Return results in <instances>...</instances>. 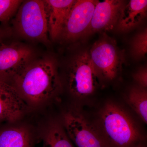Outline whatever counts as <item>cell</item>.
<instances>
[{
  "label": "cell",
  "instance_id": "1",
  "mask_svg": "<svg viewBox=\"0 0 147 147\" xmlns=\"http://www.w3.org/2000/svg\"><path fill=\"white\" fill-rule=\"evenodd\" d=\"M13 79L21 96L34 103L53 97L61 88L56 66L48 60L31 62Z\"/></svg>",
  "mask_w": 147,
  "mask_h": 147
},
{
  "label": "cell",
  "instance_id": "2",
  "mask_svg": "<svg viewBox=\"0 0 147 147\" xmlns=\"http://www.w3.org/2000/svg\"><path fill=\"white\" fill-rule=\"evenodd\" d=\"M102 137L109 147H132L142 143L141 134L129 115L118 105L108 103L100 114Z\"/></svg>",
  "mask_w": 147,
  "mask_h": 147
},
{
  "label": "cell",
  "instance_id": "3",
  "mask_svg": "<svg viewBox=\"0 0 147 147\" xmlns=\"http://www.w3.org/2000/svg\"><path fill=\"white\" fill-rule=\"evenodd\" d=\"M17 11L14 23L20 34L29 39L47 43L49 41L44 1L22 2Z\"/></svg>",
  "mask_w": 147,
  "mask_h": 147
},
{
  "label": "cell",
  "instance_id": "4",
  "mask_svg": "<svg viewBox=\"0 0 147 147\" xmlns=\"http://www.w3.org/2000/svg\"><path fill=\"white\" fill-rule=\"evenodd\" d=\"M98 75L88 52L78 55L69 68L68 86L72 94L79 98L89 96L98 85Z\"/></svg>",
  "mask_w": 147,
  "mask_h": 147
},
{
  "label": "cell",
  "instance_id": "5",
  "mask_svg": "<svg viewBox=\"0 0 147 147\" xmlns=\"http://www.w3.org/2000/svg\"><path fill=\"white\" fill-rule=\"evenodd\" d=\"M63 121L67 135L77 147H109L102 134L79 111H67Z\"/></svg>",
  "mask_w": 147,
  "mask_h": 147
},
{
  "label": "cell",
  "instance_id": "6",
  "mask_svg": "<svg viewBox=\"0 0 147 147\" xmlns=\"http://www.w3.org/2000/svg\"><path fill=\"white\" fill-rule=\"evenodd\" d=\"M88 54L98 76L110 80L115 78L120 69L122 58L112 39L102 38L95 42Z\"/></svg>",
  "mask_w": 147,
  "mask_h": 147
},
{
  "label": "cell",
  "instance_id": "7",
  "mask_svg": "<svg viewBox=\"0 0 147 147\" xmlns=\"http://www.w3.org/2000/svg\"><path fill=\"white\" fill-rule=\"evenodd\" d=\"M30 48L17 43H0V81L7 83L31 62Z\"/></svg>",
  "mask_w": 147,
  "mask_h": 147
},
{
  "label": "cell",
  "instance_id": "8",
  "mask_svg": "<svg viewBox=\"0 0 147 147\" xmlns=\"http://www.w3.org/2000/svg\"><path fill=\"white\" fill-rule=\"evenodd\" d=\"M98 1H75L70 9L60 37L73 40L87 32Z\"/></svg>",
  "mask_w": 147,
  "mask_h": 147
},
{
  "label": "cell",
  "instance_id": "9",
  "mask_svg": "<svg viewBox=\"0 0 147 147\" xmlns=\"http://www.w3.org/2000/svg\"><path fill=\"white\" fill-rule=\"evenodd\" d=\"M123 1L105 0L96 4L87 32L89 33L107 31L117 24L124 5Z\"/></svg>",
  "mask_w": 147,
  "mask_h": 147
},
{
  "label": "cell",
  "instance_id": "10",
  "mask_svg": "<svg viewBox=\"0 0 147 147\" xmlns=\"http://www.w3.org/2000/svg\"><path fill=\"white\" fill-rule=\"evenodd\" d=\"M27 104L16 89L0 81V121H14L23 115Z\"/></svg>",
  "mask_w": 147,
  "mask_h": 147
},
{
  "label": "cell",
  "instance_id": "11",
  "mask_svg": "<svg viewBox=\"0 0 147 147\" xmlns=\"http://www.w3.org/2000/svg\"><path fill=\"white\" fill-rule=\"evenodd\" d=\"M44 6L48 34L51 39L60 38L66 18L75 1L45 0Z\"/></svg>",
  "mask_w": 147,
  "mask_h": 147
},
{
  "label": "cell",
  "instance_id": "12",
  "mask_svg": "<svg viewBox=\"0 0 147 147\" xmlns=\"http://www.w3.org/2000/svg\"><path fill=\"white\" fill-rule=\"evenodd\" d=\"M146 0H131L123 7L118 21L119 30H127L140 24L147 15Z\"/></svg>",
  "mask_w": 147,
  "mask_h": 147
},
{
  "label": "cell",
  "instance_id": "13",
  "mask_svg": "<svg viewBox=\"0 0 147 147\" xmlns=\"http://www.w3.org/2000/svg\"><path fill=\"white\" fill-rule=\"evenodd\" d=\"M0 147H32L30 134L21 127L1 130Z\"/></svg>",
  "mask_w": 147,
  "mask_h": 147
},
{
  "label": "cell",
  "instance_id": "14",
  "mask_svg": "<svg viewBox=\"0 0 147 147\" xmlns=\"http://www.w3.org/2000/svg\"><path fill=\"white\" fill-rule=\"evenodd\" d=\"M127 101L142 120L147 122V92L146 89L134 87L129 91Z\"/></svg>",
  "mask_w": 147,
  "mask_h": 147
},
{
  "label": "cell",
  "instance_id": "15",
  "mask_svg": "<svg viewBox=\"0 0 147 147\" xmlns=\"http://www.w3.org/2000/svg\"><path fill=\"white\" fill-rule=\"evenodd\" d=\"M43 147H74L62 128L59 125L50 126L43 139Z\"/></svg>",
  "mask_w": 147,
  "mask_h": 147
},
{
  "label": "cell",
  "instance_id": "16",
  "mask_svg": "<svg viewBox=\"0 0 147 147\" xmlns=\"http://www.w3.org/2000/svg\"><path fill=\"white\" fill-rule=\"evenodd\" d=\"M22 2L18 0H0V22L9 21Z\"/></svg>",
  "mask_w": 147,
  "mask_h": 147
},
{
  "label": "cell",
  "instance_id": "17",
  "mask_svg": "<svg viewBox=\"0 0 147 147\" xmlns=\"http://www.w3.org/2000/svg\"><path fill=\"white\" fill-rule=\"evenodd\" d=\"M132 52L138 58L145 57L147 53V30L145 29L137 34L132 42Z\"/></svg>",
  "mask_w": 147,
  "mask_h": 147
},
{
  "label": "cell",
  "instance_id": "18",
  "mask_svg": "<svg viewBox=\"0 0 147 147\" xmlns=\"http://www.w3.org/2000/svg\"><path fill=\"white\" fill-rule=\"evenodd\" d=\"M139 86L146 89L147 87V70L146 67L141 69L136 72L133 76Z\"/></svg>",
  "mask_w": 147,
  "mask_h": 147
},
{
  "label": "cell",
  "instance_id": "19",
  "mask_svg": "<svg viewBox=\"0 0 147 147\" xmlns=\"http://www.w3.org/2000/svg\"><path fill=\"white\" fill-rule=\"evenodd\" d=\"M3 32L1 29L0 28V43L3 42Z\"/></svg>",
  "mask_w": 147,
  "mask_h": 147
},
{
  "label": "cell",
  "instance_id": "20",
  "mask_svg": "<svg viewBox=\"0 0 147 147\" xmlns=\"http://www.w3.org/2000/svg\"><path fill=\"white\" fill-rule=\"evenodd\" d=\"M132 147H146V146L143 144V143L142 142V143L137 144L135 145V146H133Z\"/></svg>",
  "mask_w": 147,
  "mask_h": 147
}]
</instances>
